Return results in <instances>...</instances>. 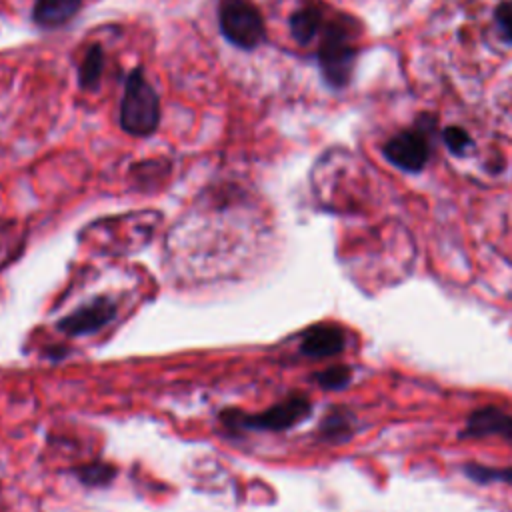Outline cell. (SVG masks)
Here are the masks:
<instances>
[{"label":"cell","instance_id":"2e32d148","mask_svg":"<svg viewBox=\"0 0 512 512\" xmlns=\"http://www.w3.org/2000/svg\"><path fill=\"white\" fill-rule=\"evenodd\" d=\"M464 474L480 484H492V482H512V468H492L482 464H466Z\"/></svg>","mask_w":512,"mask_h":512},{"label":"cell","instance_id":"ba28073f","mask_svg":"<svg viewBox=\"0 0 512 512\" xmlns=\"http://www.w3.org/2000/svg\"><path fill=\"white\" fill-rule=\"evenodd\" d=\"M346 334L336 324H316L310 326L300 340V352L308 358H330L344 350Z\"/></svg>","mask_w":512,"mask_h":512},{"label":"cell","instance_id":"5b68a950","mask_svg":"<svg viewBox=\"0 0 512 512\" xmlns=\"http://www.w3.org/2000/svg\"><path fill=\"white\" fill-rule=\"evenodd\" d=\"M312 412V404L306 396H290L280 404L260 412V414H244L238 410H228L220 418L226 426L246 428V430H288L308 418Z\"/></svg>","mask_w":512,"mask_h":512},{"label":"cell","instance_id":"4fadbf2b","mask_svg":"<svg viewBox=\"0 0 512 512\" xmlns=\"http://www.w3.org/2000/svg\"><path fill=\"white\" fill-rule=\"evenodd\" d=\"M492 24L496 38L512 48V0H500L492 8Z\"/></svg>","mask_w":512,"mask_h":512},{"label":"cell","instance_id":"8fae6325","mask_svg":"<svg viewBox=\"0 0 512 512\" xmlns=\"http://www.w3.org/2000/svg\"><path fill=\"white\" fill-rule=\"evenodd\" d=\"M438 140L448 150V154H452L454 158H468L476 150L474 136L468 132V128H464L460 124L442 126Z\"/></svg>","mask_w":512,"mask_h":512},{"label":"cell","instance_id":"9a60e30c","mask_svg":"<svg viewBox=\"0 0 512 512\" xmlns=\"http://www.w3.org/2000/svg\"><path fill=\"white\" fill-rule=\"evenodd\" d=\"M350 424H352V414L342 410V408H334L320 424V432L324 438L334 440V438H346L350 434Z\"/></svg>","mask_w":512,"mask_h":512},{"label":"cell","instance_id":"8992f818","mask_svg":"<svg viewBox=\"0 0 512 512\" xmlns=\"http://www.w3.org/2000/svg\"><path fill=\"white\" fill-rule=\"evenodd\" d=\"M118 314V306L114 300L98 296L84 306L76 308L68 316H64L58 322V330L68 336H86L92 332H98L100 328L108 326Z\"/></svg>","mask_w":512,"mask_h":512},{"label":"cell","instance_id":"e0dca14e","mask_svg":"<svg viewBox=\"0 0 512 512\" xmlns=\"http://www.w3.org/2000/svg\"><path fill=\"white\" fill-rule=\"evenodd\" d=\"M352 378V372L348 366H342V364H336V366H330L322 372L316 374V382L324 388V390H340L344 388Z\"/></svg>","mask_w":512,"mask_h":512},{"label":"cell","instance_id":"52a82bcc","mask_svg":"<svg viewBox=\"0 0 512 512\" xmlns=\"http://www.w3.org/2000/svg\"><path fill=\"white\" fill-rule=\"evenodd\" d=\"M488 436H496L512 446V414L496 406L476 408L468 416L460 432V438H488Z\"/></svg>","mask_w":512,"mask_h":512},{"label":"cell","instance_id":"30bf717a","mask_svg":"<svg viewBox=\"0 0 512 512\" xmlns=\"http://www.w3.org/2000/svg\"><path fill=\"white\" fill-rule=\"evenodd\" d=\"M82 6V0H36L32 18L42 28H58L70 22Z\"/></svg>","mask_w":512,"mask_h":512},{"label":"cell","instance_id":"277c9868","mask_svg":"<svg viewBox=\"0 0 512 512\" xmlns=\"http://www.w3.org/2000/svg\"><path fill=\"white\" fill-rule=\"evenodd\" d=\"M218 26L222 36L242 50H254L266 38L264 18L250 0H220Z\"/></svg>","mask_w":512,"mask_h":512},{"label":"cell","instance_id":"9c48e42d","mask_svg":"<svg viewBox=\"0 0 512 512\" xmlns=\"http://www.w3.org/2000/svg\"><path fill=\"white\" fill-rule=\"evenodd\" d=\"M326 22V12L322 6L318 4H304L300 8H296L290 14L288 20V28H290V36L294 38V42L302 48L310 46L318 34L322 32V26Z\"/></svg>","mask_w":512,"mask_h":512},{"label":"cell","instance_id":"6da1fadb","mask_svg":"<svg viewBox=\"0 0 512 512\" xmlns=\"http://www.w3.org/2000/svg\"><path fill=\"white\" fill-rule=\"evenodd\" d=\"M362 36V24L352 14L326 16L322 32L318 34L316 64L322 82L332 90H346L352 82L358 56L362 52L358 38Z\"/></svg>","mask_w":512,"mask_h":512},{"label":"cell","instance_id":"7c38bea8","mask_svg":"<svg viewBox=\"0 0 512 512\" xmlns=\"http://www.w3.org/2000/svg\"><path fill=\"white\" fill-rule=\"evenodd\" d=\"M102 70H104V52L98 44H92L84 58H82V64L78 68V80H80V86L86 88V90H92L98 86L100 82V76H102Z\"/></svg>","mask_w":512,"mask_h":512},{"label":"cell","instance_id":"5bb4252c","mask_svg":"<svg viewBox=\"0 0 512 512\" xmlns=\"http://www.w3.org/2000/svg\"><path fill=\"white\" fill-rule=\"evenodd\" d=\"M78 480L86 486H106L114 480L116 468L106 464V462H96V464H84L74 470Z\"/></svg>","mask_w":512,"mask_h":512},{"label":"cell","instance_id":"7a4b0ae2","mask_svg":"<svg viewBox=\"0 0 512 512\" xmlns=\"http://www.w3.org/2000/svg\"><path fill=\"white\" fill-rule=\"evenodd\" d=\"M438 136V116L424 110L414 116L410 126L386 138L380 152L382 158L396 170L406 174H420L430 162L434 140Z\"/></svg>","mask_w":512,"mask_h":512},{"label":"cell","instance_id":"3957f363","mask_svg":"<svg viewBox=\"0 0 512 512\" xmlns=\"http://www.w3.org/2000/svg\"><path fill=\"white\" fill-rule=\"evenodd\" d=\"M160 124V98L142 68H134L124 82L120 126L132 136H150Z\"/></svg>","mask_w":512,"mask_h":512}]
</instances>
